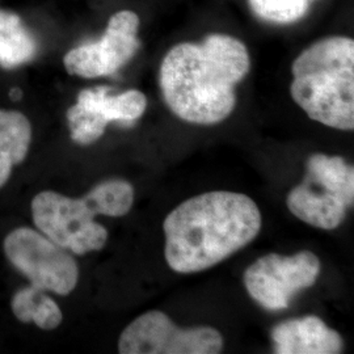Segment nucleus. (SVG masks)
<instances>
[{
	"instance_id": "f257e3e1",
	"label": "nucleus",
	"mask_w": 354,
	"mask_h": 354,
	"mask_svg": "<svg viewBox=\"0 0 354 354\" xmlns=\"http://www.w3.org/2000/svg\"><path fill=\"white\" fill-rule=\"evenodd\" d=\"M251 68L241 39L213 33L201 42H181L167 53L159 86L172 113L196 125L225 121L236 105L235 88Z\"/></svg>"
},
{
	"instance_id": "f03ea898",
	"label": "nucleus",
	"mask_w": 354,
	"mask_h": 354,
	"mask_svg": "<svg viewBox=\"0 0 354 354\" xmlns=\"http://www.w3.org/2000/svg\"><path fill=\"white\" fill-rule=\"evenodd\" d=\"M261 213L248 196L209 192L180 203L165 218V259L177 273L209 269L257 236Z\"/></svg>"
},
{
	"instance_id": "7ed1b4c3",
	"label": "nucleus",
	"mask_w": 354,
	"mask_h": 354,
	"mask_svg": "<svg viewBox=\"0 0 354 354\" xmlns=\"http://www.w3.org/2000/svg\"><path fill=\"white\" fill-rule=\"evenodd\" d=\"M292 100L311 120L354 129V41L332 36L302 51L291 66Z\"/></svg>"
},
{
	"instance_id": "20e7f679",
	"label": "nucleus",
	"mask_w": 354,
	"mask_h": 354,
	"mask_svg": "<svg viewBox=\"0 0 354 354\" xmlns=\"http://www.w3.org/2000/svg\"><path fill=\"white\" fill-rule=\"evenodd\" d=\"M304 183L291 190L286 205L304 223L335 230L354 203V168L340 156L315 153L306 163Z\"/></svg>"
},
{
	"instance_id": "39448f33",
	"label": "nucleus",
	"mask_w": 354,
	"mask_h": 354,
	"mask_svg": "<svg viewBox=\"0 0 354 354\" xmlns=\"http://www.w3.org/2000/svg\"><path fill=\"white\" fill-rule=\"evenodd\" d=\"M96 215L87 197L70 198L45 190L32 201V216L38 230L75 254L100 251L108 241L106 228L95 222Z\"/></svg>"
},
{
	"instance_id": "423d86ee",
	"label": "nucleus",
	"mask_w": 354,
	"mask_h": 354,
	"mask_svg": "<svg viewBox=\"0 0 354 354\" xmlns=\"http://www.w3.org/2000/svg\"><path fill=\"white\" fill-rule=\"evenodd\" d=\"M8 261L39 290L67 295L79 279L74 257L42 232L29 227L16 228L4 239Z\"/></svg>"
},
{
	"instance_id": "0eeeda50",
	"label": "nucleus",
	"mask_w": 354,
	"mask_h": 354,
	"mask_svg": "<svg viewBox=\"0 0 354 354\" xmlns=\"http://www.w3.org/2000/svg\"><path fill=\"white\" fill-rule=\"evenodd\" d=\"M222 335L212 327L181 329L160 311H149L130 323L120 336L121 354H218Z\"/></svg>"
},
{
	"instance_id": "6e6552de",
	"label": "nucleus",
	"mask_w": 354,
	"mask_h": 354,
	"mask_svg": "<svg viewBox=\"0 0 354 354\" xmlns=\"http://www.w3.org/2000/svg\"><path fill=\"white\" fill-rule=\"evenodd\" d=\"M320 261L315 253L292 256L270 253L254 261L244 273V285L257 304L270 311L288 308L298 291L317 282Z\"/></svg>"
},
{
	"instance_id": "1a4fd4ad",
	"label": "nucleus",
	"mask_w": 354,
	"mask_h": 354,
	"mask_svg": "<svg viewBox=\"0 0 354 354\" xmlns=\"http://www.w3.org/2000/svg\"><path fill=\"white\" fill-rule=\"evenodd\" d=\"M140 16L133 11L114 13L100 39L79 45L64 55L66 71L86 79L114 75L140 50Z\"/></svg>"
},
{
	"instance_id": "9d476101",
	"label": "nucleus",
	"mask_w": 354,
	"mask_h": 354,
	"mask_svg": "<svg viewBox=\"0 0 354 354\" xmlns=\"http://www.w3.org/2000/svg\"><path fill=\"white\" fill-rule=\"evenodd\" d=\"M105 86L83 89L66 117L71 140L88 146L100 140L111 122L133 125L145 113L147 97L138 89H129L120 95H111Z\"/></svg>"
},
{
	"instance_id": "9b49d317",
	"label": "nucleus",
	"mask_w": 354,
	"mask_h": 354,
	"mask_svg": "<svg viewBox=\"0 0 354 354\" xmlns=\"http://www.w3.org/2000/svg\"><path fill=\"white\" fill-rule=\"evenodd\" d=\"M277 354L342 353V336L317 317L292 319L272 330Z\"/></svg>"
},
{
	"instance_id": "f8f14e48",
	"label": "nucleus",
	"mask_w": 354,
	"mask_h": 354,
	"mask_svg": "<svg viewBox=\"0 0 354 354\" xmlns=\"http://www.w3.org/2000/svg\"><path fill=\"white\" fill-rule=\"evenodd\" d=\"M30 142L32 125L26 115L0 109V188L11 177L13 167L24 162Z\"/></svg>"
},
{
	"instance_id": "ddd939ff",
	"label": "nucleus",
	"mask_w": 354,
	"mask_h": 354,
	"mask_svg": "<svg viewBox=\"0 0 354 354\" xmlns=\"http://www.w3.org/2000/svg\"><path fill=\"white\" fill-rule=\"evenodd\" d=\"M37 42L16 13L0 10V66L11 70L35 59Z\"/></svg>"
},
{
	"instance_id": "4468645a",
	"label": "nucleus",
	"mask_w": 354,
	"mask_h": 354,
	"mask_svg": "<svg viewBox=\"0 0 354 354\" xmlns=\"http://www.w3.org/2000/svg\"><path fill=\"white\" fill-rule=\"evenodd\" d=\"M11 308L20 322H33L38 328L46 330L57 328L64 319L59 306L46 291L39 290L32 285L15 294Z\"/></svg>"
},
{
	"instance_id": "2eb2a0df",
	"label": "nucleus",
	"mask_w": 354,
	"mask_h": 354,
	"mask_svg": "<svg viewBox=\"0 0 354 354\" xmlns=\"http://www.w3.org/2000/svg\"><path fill=\"white\" fill-rule=\"evenodd\" d=\"M97 215H127L134 203V189L124 180L104 181L86 196Z\"/></svg>"
},
{
	"instance_id": "dca6fc26",
	"label": "nucleus",
	"mask_w": 354,
	"mask_h": 354,
	"mask_svg": "<svg viewBox=\"0 0 354 354\" xmlns=\"http://www.w3.org/2000/svg\"><path fill=\"white\" fill-rule=\"evenodd\" d=\"M314 0H248L253 15L269 24L290 26L302 20Z\"/></svg>"
},
{
	"instance_id": "f3484780",
	"label": "nucleus",
	"mask_w": 354,
	"mask_h": 354,
	"mask_svg": "<svg viewBox=\"0 0 354 354\" xmlns=\"http://www.w3.org/2000/svg\"><path fill=\"white\" fill-rule=\"evenodd\" d=\"M10 96H11L12 100L17 102V100L23 96V92H21V89L20 88H13L11 89V92H10Z\"/></svg>"
}]
</instances>
